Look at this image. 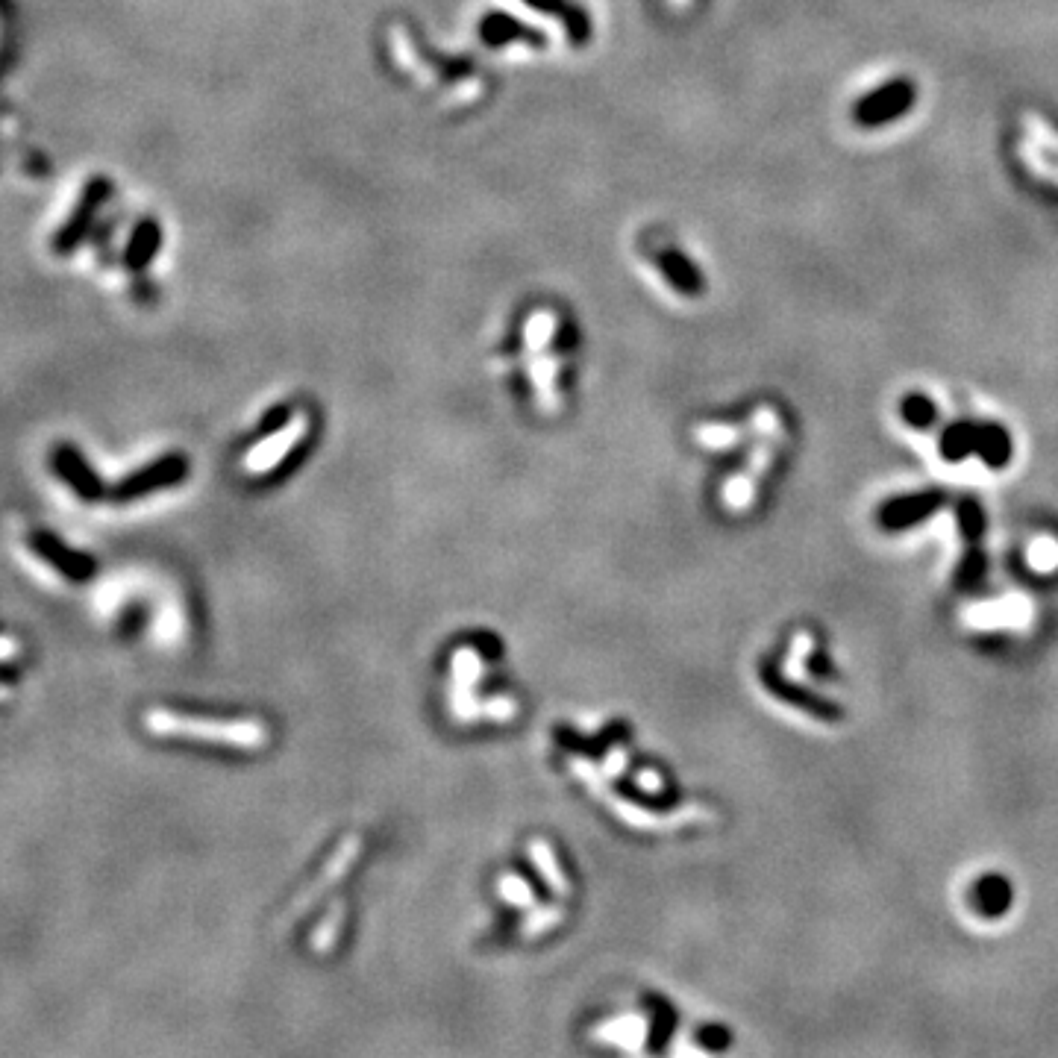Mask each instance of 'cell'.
Here are the masks:
<instances>
[{"mask_svg": "<svg viewBox=\"0 0 1058 1058\" xmlns=\"http://www.w3.org/2000/svg\"><path fill=\"white\" fill-rule=\"evenodd\" d=\"M515 715H518V703H515V697H509V694L482 700V718H488V721L506 723L512 721Z\"/></svg>", "mask_w": 1058, "mask_h": 1058, "instance_id": "cb8c5ba5", "label": "cell"}, {"mask_svg": "<svg viewBox=\"0 0 1058 1058\" xmlns=\"http://www.w3.org/2000/svg\"><path fill=\"white\" fill-rule=\"evenodd\" d=\"M497 888H500V897H503L509 906H518V909L535 906V891H532V885H529L524 876H518V873H503L500 882H497Z\"/></svg>", "mask_w": 1058, "mask_h": 1058, "instance_id": "2e32d148", "label": "cell"}, {"mask_svg": "<svg viewBox=\"0 0 1058 1058\" xmlns=\"http://www.w3.org/2000/svg\"><path fill=\"white\" fill-rule=\"evenodd\" d=\"M662 268H665V274L671 277V283H674L679 291H685V294H697V291H700V277H697V271L685 262V256H679V253H665V256H662Z\"/></svg>", "mask_w": 1058, "mask_h": 1058, "instance_id": "9a60e30c", "label": "cell"}, {"mask_svg": "<svg viewBox=\"0 0 1058 1058\" xmlns=\"http://www.w3.org/2000/svg\"><path fill=\"white\" fill-rule=\"evenodd\" d=\"M145 723L153 735L194 738V741H209V744H224V747H239V750H262L271 741V732H268L265 721H256V718L218 721V718H192V715L156 709L147 715Z\"/></svg>", "mask_w": 1058, "mask_h": 1058, "instance_id": "6da1fadb", "label": "cell"}, {"mask_svg": "<svg viewBox=\"0 0 1058 1058\" xmlns=\"http://www.w3.org/2000/svg\"><path fill=\"white\" fill-rule=\"evenodd\" d=\"M562 920H565V909H562V906H541V909H535V912L529 914L527 920H524L521 935H524V938L544 935V932L556 929Z\"/></svg>", "mask_w": 1058, "mask_h": 1058, "instance_id": "e0dca14e", "label": "cell"}, {"mask_svg": "<svg viewBox=\"0 0 1058 1058\" xmlns=\"http://www.w3.org/2000/svg\"><path fill=\"white\" fill-rule=\"evenodd\" d=\"M159 247H162V227H159L153 218H142V221L133 227L127 244H124L121 262H124L127 271L139 274V271H145L147 265L153 262V256L159 253Z\"/></svg>", "mask_w": 1058, "mask_h": 1058, "instance_id": "30bf717a", "label": "cell"}, {"mask_svg": "<svg viewBox=\"0 0 1058 1058\" xmlns=\"http://www.w3.org/2000/svg\"><path fill=\"white\" fill-rule=\"evenodd\" d=\"M344 914V903H336L330 912H327V920L315 929V935H312V947H315V953H330L333 947H336V935H338V926H341V917Z\"/></svg>", "mask_w": 1058, "mask_h": 1058, "instance_id": "d6986e66", "label": "cell"}, {"mask_svg": "<svg viewBox=\"0 0 1058 1058\" xmlns=\"http://www.w3.org/2000/svg\"><path fill=\"white\" fill-rule=\"evenodd\" d=\"M306 433H309V418H306L303 412H297L289 424L283 427V430H277L274 435H268L262 444H256V447L244 456V471H247L250 477H262V474H268L271 468H277V465L289 456L291 447H294V444H297V441H300Z\"/></svg>", "mask_w": 1058, "mask_h": 1058, "instance_id": "8992f818", "label": "cell"}, {"mask_svg": "<svg viewBox=\"0 0 1058 1058\" xmlns=\"http://www.w3.org/2000/svg\"><path fill=\"white\" fill-rule=\"evenodd\" d=\"M529 859H532V865L538 867V876L547 882V888H550L556 897H571V879H568L565 870L559 867L553 847H550L544 838H532V841H529Z\"/></svg>", "mask_w": 1058, "mask_h": 1058, "instance_id": "4fadbf2b", "label": "cell"}, {"mask_svg": "<svg viewBox=\"0 0 1058 1058\" xmlns=\"http://www.w3.org/2000/svg\"><path fill=\"white\" fill-rule=\"evenodd\" d=\"M674 3H685V0H674Z\"/></svg>", "mask_w": 1058, "mask_h": 1058, "instance_id": "f1b7e54d", "label": "cell"}, {"mask_svg": "<svg viewBox=\"0 0 1058 1058\" xmlns=\"http://www.w3.org/2000/svg\"><path fill=\"white\" fill-rule=\"evenodd\" d=\"M635 785H638L641 791H647V794H662V791H665V779H662V773H659V770H650V768H644L635 773Z\"/></svg>", "mask_w": 1058, "mask_h": 1058, "instance_id": "484cf974", "label": "cell"}, {"mask_svg": "<svg viewBox=\"0 0 1058 1058\" xmlns=\"http://www.w3.org/2000/svg\"><path fill=\"white\" fill-rule=\"evenodd\" d=\"M809 650H812V635H809V632H797V638H794V644H791V653H788V659H785V665H782V676H785V679H791V682L803 679V668H806Z\"/></svg>", "mask_w": 1058, "mask_h": 1058, "instance_id": "ac0fdd59", "label": "cell"}, {"mask_svg": "<svg viewBox=\"0 0 1058 1058\" xmlns=\"http://www.w3.org/2000/svg\"><path fill=\"white\" fill-rule=\"evenodd\" d=\"M1020 156L1026 159V165H1029L1035 174H1041V177H1047V180L1058 183V165H1053V162L1044 156V150L1035 145V142H1029V139H1026V142L1020 145Z\"/></svg>", "mask_w": 1058, "mask_h": 1058, "instance_id": "603a6c76", "label": "cell"}, {"mask_svg": "<svg viewBox=\"0 0 1058 1058\" xmlns=\"http://www.w3.org/2000/svg\"><path fill=\"white\" fill-rule=\"evenodd\" d=\"M906 418L912 421V424H926L929 418H932V406H929V400L926 397H909V403H906Z\"/></svg>", "mask_w": 1058, "mask_h": 1058, "instance_id": "4316f807", "label": "cell"}, {"mask_svg": "<svg viewBox=\"0 0 1058 1058\" xmlns=\"http://www.w3.org/2000/svg\"><path fill=\"white\" fill-rule=\"evenodd\" d=\"M626 768V750L621 747V744H615L612 750H609V756H606V762H603V773L609 776V782L612 779H618L621 773H624Z\"/></svg>", "mask_w": 1058, "mask_h": 1058, "instance_id": "83f0119b", "label": "cell"}, {"mask_svg": "<svg viewBox=\"0 0 1058 1058\" xmlns=\"http://www.w3.org/2000/svg\"><path fill=\"white\" fill-rule=\"evenodd\" d=\"M591 1035H594V1041L618 1044L629 1053H638V1050H644V1041H647V1020L638 1014H621V1017H612V1020H603L600 1026H594Z\"/></svg>", "mask_w": 1058, "mask_h": 1058, "instance_id": "8fae6325", "label": "cell"}, {"mask_svg": "<svg viewBox=\"0 0 1058 1058\" xmlns=\"http://www.w3.org/2000/svg\"><path fill=\"white\" fill-rule=\"evenodd\" d=\"M359 850H362V841H359V835H350V838H344V841H341V847L336 850V856H333V862H327V867H324L321 879H318V882H315L312 888H306V894H303V897H300V900L294 903V909H291V917H294V914H300L303 909H309V906H315V903H318V900L324 897V891H327V888H333L338 879H344L347 867L356 862Z\"/></svg>", "mask_w": 1058, "mask_h": 1058, "instance_id": "9c48e42d", "label": "cell"}, {"mask_svg": "<svg viewBox=\"0 0 1058 1058\" xmlns=\"http://www.w3.org/2000/svg\"><path fill=\"white\" fill-rule=\"evenodd\" d=\"M914 103L912 83L906 80H894L888 86H882L879 92L867 95L859 106H856V121L862 127H879L885 121H894L897 115H903Z\"/></svg>", "mask_w": 1058, "mask_h": 1058, "instance_id": "52a82bcc", "label": "cell"}, {"mask_svg": "<svg viewBox=\"0 0 1058 1058\" xmlns=\"http://www.w3.org/2000/svg\"><path fill=\"white\" fill-rule=\"evenodd\" d=\"M1032 606L1026 597H1003L997 603H979L970 606L962 615V621L970 629H1020L1029 624Z\"/></svg>", "mask_w": 1058, "mask_h": 1058, "instance_id": "ba28073f", "label": "cell"}, {"mask_svg": "<svg viewBox=\"0 0 1058 1058\" xmlns=\"http://www.w3.org/2000/svg\"><path fill=\"white\" fill-rule=\"evenodd\" d=\"M112 197V180L109 177H92L86 180V186L80 189L77 203L71 206V212L65 215V221L56 227V233L50 236V253L65 259L71 253H77L86 241L92 239L100 212Z\"/></svg>", "mask_w": 1058, "mask_h": 1058, "instance_id": "3957f363", "label": "cell"}, {"mask_svg": "<svg viewBox=\"0 0 1058 1058\" xmlns=\"http://www.w3.org/2000/svg\"><path fill=\"white\" fill-rule=\"evenodd\" d=\"M1029 565L1035 571H1053L1058 568V541L1053 538H1038L1029 547Z\"/></svg>", "mask_w": 1058, "mask_h": 1058, "instance_id": "7402d4cb", "label": "cell"}, {"mask_svg": "<svg viewBox=\"0 0 1058 1058\" xmlns=\"http://www.w3.org/2000/svg\"><path fill=\"white\" fill-rule=\"evenodd\" d=\"M453 691H450V712L459 721H477L482 718V700H477V685H480L482 674H485V662H482L477 647H459L453 653Z\"/></svg>", "mask_w": 1058, "mask_h": 1058, "instance_id": "5b68a950", "label": "cell"}, {"mask_svg": "<svg viewBox=\"0 0 1058 1058\" xmlns=\"http://www.w3.org/2000/svg\"><path fill=\"white\" fill-rule=\"evenodd\" d=\"M53 468L62 480L68 482L71 488H77L83 497H95L92 491H97V480L95 471L89 468V462L83 459V453L74 447V444H59L53 450Z\"/></svg>", "mask_w": 1058, "mask_h": 1058, "instance_id": "7c38bea8", "label": "cell"}, {"mask_svg": "<svg viewBox=\"0 0 1058 1058\" xmlns=\"http://www.w3.org/2000/svg\"><path fill=\"white\" fill-rule=\"evenodd\" d=\"M568 768H571V773L577 776L579 782H582V785H585L594 797H600V800H606V797H609V776L597 768L594 762L579 759V756H571V759H568Z\"/></svg>", "mask_w": 1058, "mask_h": 1058, "instance_id": "5bb4252c", "label": "cell"}, {"mask_svg": "<svg viewBox=\"0 0 1058 1058\" xmlns=\"http://www.w3.org/2000/svg\"><path fill=\"white\" fill-rule=\"evenodd\" d=\"M697 438H700L706 447L721 450L726 444H735V441H738V433L729 430V427H703V430H697Z\"/></svg>", "mask_w": 1058, "mask_h": 1058, "instance_id": "d4e9b609", "label": "cell"}, {"mask_svg": "<svg viewBox=\"0 0 1058 1058\" xmlns=\"http://www.w3.org/2000/svg\"><path fill=\"white\" fill-rule=\"evenodd\" d=\"M753 430L759 435V441H756V447H753V453H750L744 471L723 485V506L732 509V512H744V509L753 506L759 480L765 477V471L770 468V462H773V456H776V450H779V444H782L779 415H776L773 409H768V406H762V409L756 412Z\"/></svg>", "mask_w": 1058, "mask_h": 1058, "instance_id": "7a4b0ae2", "label": "cell"}, {"mask_svg": "<svg viewBox=\"0 0 1058 1058\" xmlns=\"http://www.w3.org/2000/svg\"><path fill=\"white\" fill-rule=\"evenodd\" d=\"M618 818L624 820L626 826L632 829H644V832H671V829H682V826H691V823H706V820H715V812L703 803H688V806H679L674 812H650L644 806H635L618 794H609L603 800Z\"/></svg>", "mask_w": 1058, "mask_h": 1058, "instance_id": "277c9868", "label": "cell"}, {"mask_svg": "<svg viewBox=\"0 0 1058 1058\" xmlns=\"http://www.w3.org/2000/svg\"><path fill=\"white\" fill-rule=\"evenodd\" d=\"M36 544V550L48 559V562H53L59 571H65V574H74L77 577V568H74V562H77V556L71 553V550H65V547H59L53 538H36L33 541Z\"/></svg>", "mask_w": 1058, "mask_h": 1058, "instance_id": "44dd1931", "label": "cell"}, {"mask_svg": "<svg viewBox=\"0 0 1058 1058\" xmlns=\"http://www.w3.org/2000/svg\"><path fill=\"white\" fill-rule=\"evenodd\" d=\"M1023 127H1026L1029 142H1035L1041 150H1053V153L1058 156V133L1050 127V124H1044L1038 115L1026 112V115H1023Z\"/></svg>", "mask_w": 1058, "mask_h": 1058, "instance_id": "ffe728a7", "label": "cell"}]
</instances>
